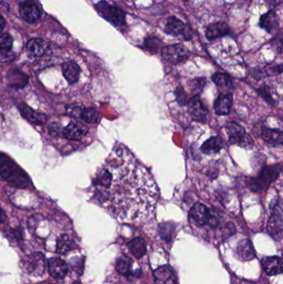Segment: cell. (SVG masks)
<instances>
[{
  "mask_svg": "<svg viewBox=\"0 0 283 284\" xmlns=\"http://www.w3.org/2000/svg\"><path fill=\"white\" fill-rule=\"evenodd\" d=\"M93 184L113 213L123 220L146 219L159 200V189L151 174L122 144L115 145L107 165L100 169Z\"/></svg>",
  "mask_w": 283,
  "mask_h": 284,
  "instance_id": "6da1fadb",
  "label": "cell"
},
{
  "mask_svg": "<svg viewBox=\"0 0 283 284\" xmlns=\"http://www.w3.org/2000/svg\"><path fill=\"white\" fill-rule=\"evenodd\" d=\"M0 176L10 185L17 189L29 186V177L10 157L0 152Z\"/></svg>",
  "mask_w": 283,
  "mask_h": 284,
  "instance_id": "7a4b0ae2",
  "label": "cell"
},
{
  "mask_svg": "<svg viewBox=\"0 0 283 284\" xmlns=\"http://www.w3.org/2000/svg\"><path fill=\"white\" fill-rule=\"evenodd\" d=\"M95 7L102 17L116 27L127 25V13L122 8L111 5L105 0L97 2Z\"/></svg>",
  "mask_w": 283,
  "mask_h": 284,
  "instance_id": "3957f363",
  "label": "cell"
},
{
  "mask_svg": "<svg viewBox=\"0 0 283 284\" xmlns=\"http://www.w3.org/2000/svg\"><path fill=\"white\" fill-rule=\"evenodd\" d=\"M189 217L192 221L199 227L204 226L206 224L215 227L218 224V219L212 214L210 209L200 203H197L192 207L189 211Z\"/></svg>",
  "mask_w": 283,
  "mask_h": 284,
  "instance_id": "277c9868",
  "label": "cell"
},
{
  "mask_svg": "<svg viewBox=\"0 0 283 284\" xmlns=\"http://www.w3.org/2000/svg\"><path fill=\"white\" fill-rule=\"evenodd\" d=\"M161 56L164 61L171 64H179L189 58V52L184 45H168L162 48Z\"/></svg>",
  "mask_w": 283,
  "mask_h": 284,
  "instance_id": "5b68a950",
  "label": "cell"
},
{
  "mask_svg": "<svg viewBox=\"0 0 283 284\" xmlns=\"http://www.w3.org/2000/svg\"><path fill=\"white\" fill-rule=\"evenodd\" d=\"M229 142L232 144H236L239 146L252 147L254 145V141L245 130L236 123H229L226 127Z\"/></svg>",
  "mask_w": 283,
  "mask_h": 284,
  "instance_id": "8992f818",
  "label": "cell"
},
{
  "mask_svg": "<svg viewBox=\"0 0 283 284\" xmlns=\"http://www.w3.org/2000/svg\"><path fill=\"white\" fill-rule=\"evenodd\" d=\"M164 32L172 36L181 37L187 41L192 38L191 29L189 28V26L174 16L169 17L167 20Z\"/></svg>",
  "mask_w": 283,
  "mask_h": 284,
  "instance_id": "52a82bcc",
  "label": "cell"
},
{
  "mask_svg": "<svg viewBox=\"0 0 283 284\" xmlns=\"http://www.w3.org/2000/svg\"><path fill=\"white\" fill-rule=\"evenodd\" d=\"M23 267L28 274L34 276H42L47 267L45 257L39 252L30 254L23 260Z\"/></svg>",
  "mask_w": 283,
  "mask_h": 284,
  "instance_id": "ba28073f",
  "label": "cell"
},
{
  "mask_svg": "<svg viewBox=\"0 0 283 284\" xmlns=\"http://www.w3.org/2000/svg\"><path fill=\"white\" fill-rule=\"evenodd\" d=\"M22 19L28 23H34L39 20L41 12L35 0H17Z\"/></svg>",
  "mask_w": 283,
  "mask_h": 284,
  "instance_id": "9c48e42d",
  "label": "cell"
},
{
  "mask_svg": "<svg viewBox=\"0 0 283 284\" xmlns=\"http://www.w3.org/2000/svg\"><path fill=\"white\" fill-rule=\"evenodd\" d=\"M88 127L77 122H71L62 130V135L66 139L70 141H81L87 134Z\"/></svg>",
  "mask_w": 283,
  "mask_h": 284,
  "instance_id": "30bf717a",
  "label": "cell"
},
{
  "mask_svg": "<svg viewBox=\"0 0 283 284\" xmlns=\"http://www.w3.org/2000/svg\"><path fill=\"white\" fill-rule=\"evenodd\" d=\"M18 110L22 117L32 124L41 126V125L45 124V122H47V117L46 115L34 111L24 103H21L19 105Z\"/></svg>",
  "mask_w": 283,
  "mask_h": 284,
  "instance_id": "8fae6325",
  "label": "cell"
},
{
  "mask_svg": "<svg viewBox=\"0 0 283 284\" xmlns=\"http://www.w3.org/2000/svg\"><path fill=\"white\" fill-rule=\"evenodd\" d=\"M47 269L50 275L54 279H63L68 273L67 264L59 258H51L47 261Z\"/></svg>",
  "mask_w": 283,
  "mask_h": 284,
  "instance_id": "7c38bea8",
  "label": "cell"
},
{
  "mask_svg": "<svg viewBox=\"0 0 283 284\" xmlns=\"http://www.w3.org/2000/svg\"><path fill=\"white\" fill-rule=\"evenodd\" d=\"M269 234L273 238L280 240L283 236V217L282 212L276 211L272 214L267 227Z\"/></svg>",
  "mask_w": 283,
  "mask_h": 284,
  "instance_id": "4fadbf2b",
  "label": "cell"
},
{
  "mask_svg": "<svg viewBox=\"0 0 283 284\" xmlns=\"http://www.w3.org/2000/svg\"><path fill=\"white\" fill-rule=\"evenodd\" d=\"M189 112L195 121L200 122H206L208 110L204 107V105L199 97H194L189 102Z\"/></svg>",
  "mask_w": 283,
  "mask_h": 284,
  "instance_id": "5bb4252c",
  "label": "cell"
},
{
  "mask_svg": "<svg viewBox=\"0 0 283 284\" xmlns=\"http://www.w3.org/2000/svg\"><path fill=\"white\" fill-rule=\"evenodd\" d=\"M229 33V25L224 22H216L209 24L205 31V36L209 40L224 37Z\"/></svg>",
  "mask_w": 283,
  "mask_h": 284,
  "instance_id": "9a60e30c",
  "label": "cell"
},
{
  "mask_svg": "<svg viewBox=\"0 0 283 284\" xmlns=\"http://www.w3.org/2000/svg\"><path fill=\"white\" fill-rule=\"evenodd\" d=\"M232 106H233L232 95L229 93H222L219 95L214 103L215 113L219 116L229 114Z\"/></svg>",
  "mask_w": 283,
  "mask_h": 284,
  "instance_id": "2e32d148",
  "label": "cell"
},
{
  "mask_svg": "<svg viewBox=\"0 0 283 284\" xmlns=\"http://www.w3.org/2000/svg\"><path fill=\"white\" fill-rule=\"evenodd\" d=\"M264 270L269 276L281 274L283 272V261L277 256L267 257L262 260Z\"/></svg>",
  "mask_w": 283,
  "mask_h": 284,
  "instance_id": "e0dca14e",
  "label": "cell"
},
{
  "mask_svg": "<svg viewBox=\"0 0 283 284\" xmlns=\"http://www.w3.org/2000/svg\"><path fill=\"white\" fill-rule=\"evenodd\" d=\"M279 16L274 10H269L265 14L262 15L259 21V26L269 33L275 31L279 27Z\"/></svg>",
  "mask_w": 283,
  "mask_h": 284,
  "instance_id": "ac0fdd59",
  "label": "cell"
},
{
  "mask_svg": "<svg viewBox=\"0 0 283 284\" xmlns=\"http://www.w3.org/2000/svg\"><path fill=\"white\" fill-rule=\"evenodd\" d=\"M62 74L69 84H74L79 80L81 68L75 62L69 61L62 64Z\"/></svg>",
  "mask_w": 283,
  "mask_h": 284,
  "instance_id": "d6986e66",
  "label": "cell"
},
{
  "mask_svg": "<svg viewBox=\"0 0 283 284\" xmlns=\"http://www.w3.org/2000/svg\"><path fill=\"white\" fill-rule=\"evenodd\" d=\"M156 284H176L174 272L169 266L160 267L154 273Z\"/></svg>",
  "mask_w": 283,
  "mask_h": 284,
  "instance_id": "ffe728a7",
  "label": "cell"
},
{
  "mask_svg": "<svg viewBox=\"0 0 283 284\" xmlns=\"http://www.w3.org/2000/svg\"><path fill=\"white\" fill-rule=\"evenodd\" d=\"M48 44L42 38H32L27 43V52L34 57H41L47 52Z\"/></svg>",
  "mask_w": 283,
  "mask_h": 284,
  "instance_id": "44dd1931",
  "label": "cell"
},
{
  "mask_svg": "<svg viewBox=\"0 0 283 284\" xmlns=\"http://www.w3.org/2000/svg\"><path fill=\"white\" fill-rule=\"evenodd\" d=\"M128 249L132 255L136 259H142V257L146 254V244L144 239L142 238H137L133 239L128 244Z\"/></svg>",
  "mask_w": 283,
  "mask_h": 284,
  "instance_id": "7402d4cb",
  "label": "cell"
},
{
  "mask_svg": "<svg viewBox=\"0 0 283 284\" xmlns=\"http://www.w3.org/2000/svg\"><path fill=\"white\" fill-rule=\"evenodd\" d=\"M223 146H224L223 140L220 137H212L204 142V144L202 145L201 149L204 154H213L218 153Z\"/></svg>",
  "mask_w": 283,
  "mask_h": 284,
  "instance_id": "603a6c76",
  "label": "cell"
},
{
  "mask_svg": "<svg viewBox=\"0 0 283 284\" xmlns=\"http://www.w3.org/2000/svg\"><path fill=\"white\" fill-rule=\"evenodd\" d=\"M132 264H133V261L131 258L127 256V255H123L117 259L116 269L120 274L130 277L132 273Z\"/></svg>",
  "mask_w": 283,
  "mask_h": 284,
  "instance_id": "cb8c5ba5",
  "label": "cell"
},
{
  "mask_svg": "<svg viewBox=\"0 0 283 284\" xmlns=\"http://www.w3.org/2000/svg\"><path fill=\"white\" fill-rule=\"evenodd\" d=\"M263 138L269 144L281 145L283 143V132L278 130L264 128L263 130Z\"/></svg>",
  "mask_w": 283,
  "mask_h": 284,
  "instance_id": "d4e9b609",
  "label": "cell"
},
{
  "mask_svg": "<svg viewBox=\"0 0 283 284\" xmlns=\"http://www.w3.org/2000/svg\"><path fill=\"white\" fill-rule=\"evenodd\" d=\"M75 243L67 234H62L58 238L57 242L56 252L58 254H67V252L74 249Z\"/></svg>",
  "mask_w": 283,
  "mask_h": 284,
  "instance_id": "484cf974",
  "label": "cell"
},
{
  "mask_svg": "<svg viewBox=\"0 0 283 284\" xmlns=\"http://www.w3.org/2000/svg\"><path fill=\"white\" fill-rule=\"evenodd\" d=\"M80 119L88 123H98L102 119V116L100 112L96 108L88 107V108H82Z\"/></svg>",
  "mask_w": 283,
  "mask_h": 284,
  "instance_id": "4316f807",
  "label": "cell"
},
{
  "mask_svg": "<svg viewBox=\"0 0 283 284\" xmlns=\"http://www.w3.org/2000/svg\"><path fill=\"white\" fill-rule=\"evenodd\" d=\"M237 251H238L239 257L244 260H249V259H254L255 257L254 249L249 240H245V241L242 242L241 244H239Z\"/></svg>",
  "mask_w": 283,
  "mask_h": 284,
  "instance_id": "83f0119b",
  "label": "cell"
},
{
  "mask_svg": "<svg viewBox=\"0 0 283 284\" xmlns=\"http://www.w3.org/2000/svg\"><path fill=\"white\" fill-rule=\"evenodd\" d=\"M12 47V37L7 32L0 33V55H5L10 52Z\"/></svg>",
  "mask_w": 283,
  "mask_h": 284,
  "instance_id": "f1b7e54d",
  "label": "cell"
},
{
  "mask_svg": "<svg viewBox=\"0 0 283 284\" xmlns=\"http://www.w3.org/2000/svg\"><path fill=\"white\" fill-rule=\"evenodd\" d=\"M213 81L218 87H224V88H230L233 85L231 78L229 75L221 73V72L215 73L213 76Z\"/></svg>",
  "mask_w": 283,
  "mask_h": 284,
  "instance_id": "f546056e",
  "label": "cell"
},
{
  "mask_svg": "<svg viewBox=\"0 0 283 284\" xmlns=\"http://www.w3.org/2000/svg\"><path fill=\"white\" fill-rule=\"evenodd\" d=\"M161 45V40L159 37H150L144 39V47L149 52H157Z\"/></svg>",
  "mask_w": 283,
  "mask_h": 284,
  "instance_id": "4dcf8cb0",
  "label": "cell"
},
{
  "mask_svg": "<svg viewBox=\"0 0 283 284\" xmlns=\"http://www.w3.org/2000/svg\"><path fill=\"white\" fill-rule=\"evenodd\" d=\"M159 234L162 239L169 242L171 240L172 233L174 232V228H172L169 224H163L159 225Z\"/></svg>",
  "mask_w": 283,
  "mask_h": 284,
  "instance_id": "1f68e13d",
  "label": "cell"
},
{
  "mask_svg": "<svg viewBox=\"0 0 283 284\" xmlns=\"http://www.w3.org/2000/svg\"><path fill=\"white\" fill-rule=\"evenodd\" d=\"M82 107H77V106H67L66 112L67 115H69L70 117H76V118H80L81 112H82Z\"/></svg>",
  "mask_w": 283,
  "mask_h": 284,
  "instance_id": "d6a6232c",
  "label": "cell"
},
{
  "mask_svg": "<svg viewBox=\"0 0 283 284\" xmlns=\"http://www.w3.org/2000/svg\"><path fill=\"white\" fill-rule=\"evenodd\" d=\"M283 0H265L267 7L270 10H274L276 7H279L281 4Z\"/></svg>",
  "mask_w": 283,
  "mask_h": 284,
  "instance_id": "836d02e7",
  "label": "cell"
},
{
  "mask_svg": "<svg viewBox=\"0 0 283 284\" xmlns=\"http://www.w3.org/2000/svg\"><path fill=\"white\" fill-rule=\"evenodd\" d=\"M176 95H177V101L179 102V103H181V104H185L187 102V97L184 94V92H183V90L180 89H177L176 91Z\"/></svg>",
  "mask_w": 283,
  "mask_h": 284,
  "instance_id": "e575fe53",
  "label": "cell"
},
{
  "mask_svg": "<svg viewBox=\"0 0 283 284\" xmlns=\"http://www.w3.org/2000/svg\"><path fill=\"white\" fill-rule=\"evenodd\" d=\"M7 216H6V214H5V212L3 211V209L0 207V224L3 223L5 221V219H6Z\"/></svg>",
  "mask_w": 283,
  "mask_h": 284,
  "instance_id": "d590c367",
  "label": "cell"
},
{
  "mask_svg": "<svg viewBox=\"0 0 283 284\" xmlns=\"http://www.w3.org/2000/svg\"><path fill=\"white\" fill-rule=\"evenodd\" d=\"M6 22H5L4 18L2 17V15L0 14V33H2V31L5 27Z\"/></svg>",
  "mask_w": 283,
  "mask_h": 284,
  "instance_id": "8d00e7d4",
  "label": "cell"
},
{
  "mask_svg": "<svg viewBox=\"0 0 283 284\" xmlns=\"http://www.w3.org/2000/svg\"><path fill=\"white\" fill-rule=\"evenodd\" d=\"M81 284L80 282H74V283H73V284Z\"/></svg>",
  "mask_w": 283,
  "mask_h": 284,
  "instance_id": "74e56055",
  "label": "cell"
},
{
  "mask_svg": "<svg viewBox=\"0 0 283 284\" xmlns=\"http://www.w3.org/2000/svg\"><path fill=\"white\" fill-rule=\"evenodd\" d=\"M183 1H185V2H186V1H188V0H183Z\"/></svg>",
  "mask_w": 283,
  "mask_h": 284,
  "instance_id": "f35d334b",
  "label": "cell"
}]
</instances>
